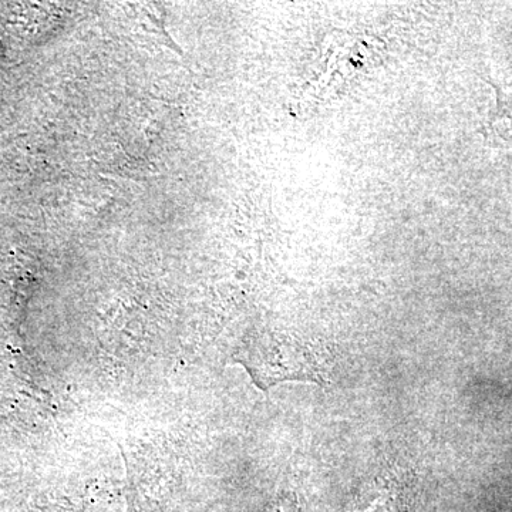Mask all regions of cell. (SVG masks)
Returning <instances> with one entry per match:
<instances>
[{
	"instance_id": "1",
	"label": "cell",
	"mask_w": 512,
	"mask_h": 512,
	"mask_svg": "<svg viewBox=\"0 0 512 512\" xmlns=\"http://www.w3.org/2000/svg\"><path fill=\"white\" fill-rule=\"evenodd\" d=\"M249 362L256 379L266 384L285 379L323 380L322 365L313 350L293 343L254 348Z\"/></svg>"
},
{
	"instance_id": "2",
	"label": "cell",
	"mask_w": 512,
	"mask_h": 512,
	"mask_svg": "<svg viewBox=\"0 0 512 512\" xmlns=\"http://www.w3.org/2000/svg\"><path fill=\"white\" fill-rule=\"evenodd\" d=\"M262 512H298V501L291 494L284 495L269 504Z\"/></svg>"
}]
</instances>
